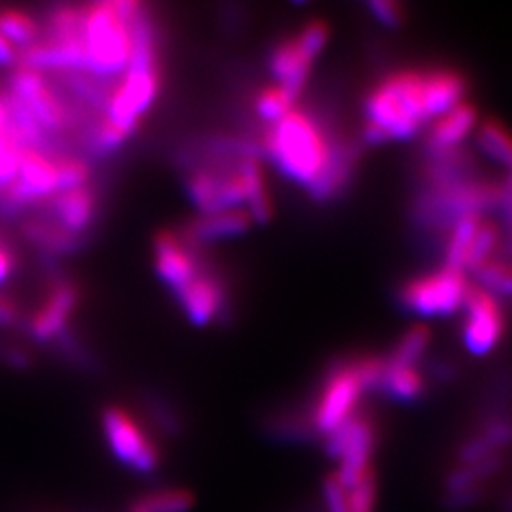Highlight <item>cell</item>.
<instances>
[{
  "label": "cell",
  "instance_id": "16",
  "mask_svg": "<svg viewBox=\"0 0 512 512\" xmlns=\"http://www.w3.org/2000/svg\"><path fill=\"white\" fill-rule=\"evenodd\" d=\"M251 215L247 209H228L213 215H203L196 220L188 234L196 243H213L220 239L236 238L251 226Z\"/></svg>",
  "mask_w": 512,
  "mask_h": 512
},
{
  "label": "cell",
  "instance_id": "28",
  "mask_svg": "<svg viewBox=\"0 0 512 512\" xmlns=\"http://www.w3.org/2000/svg\"><path fill=\"white\" fill-rule=\"evenodd\" d=\"M321 501L323 512H349L348 490L342 486L336 473H329L321 484Z\"/></svg>",
  "mask_w": 512,
  "mask_h": 512
},
{
  "label": "cell",
  "instance_id": "21",
  "mask_svg": "<svg viewBox=\"0 0 512 512\" xmlns=\"http://www.w3.org/2000/svg\"><path fill=\"white\" fill-rule=\"evenodd\" d=\"M478 147L497 164L512 169V133L497 120H486L478 128Z\"/></svg>",
  "mask_w": 512,
  "mask_h": 512
},
{
  "label": "cell",
  "instance_id": "20",
  "mask_svg": "<svg viewBox=\"0 0 512 512\" xmlns=\"http://www.w3.org/2000/svg\"><path fill=\"white\" fill-rule=\"evenodd\" d=\"M497 251L490 258H486L480 266H476L473 275L478 279V287L494 294L495 298H512V260L497 255Z\"/></svg>",
  "mask_w": 512,
  "mask_h": 512
},
{
  "label": "cell",
  "instance_id": "22",
  "mask_svg": "<svg viewBox=\"0 0 512 512\" xmlns=\"http://www.w3.org/2000/svg\"><path fill=\"white\" fill-rule=\"evenodd\" d=\"M25 236L50 253H69L78 245V238L67 234L57 224L40 220L25 224Z\"/></svg>",
  "mask_w": 512,
  "mask_h": 512
},
{
  "label": "cell",
  "instance_id": "5",
  "mask_svg": "<svg viewBox=\"0 0 512 512\" xmlns=\"http://www.w3.org/2000/svg\"><path fill=\"white\" fill-rule=\"evenodd\" d=\"M366 391L361 361L336 366L323 382L313 404L310 421L317 437H327L357 412V404Z\"/></svg>",
  "mask_w": 512,
  "mask_h": 512
},
{
  "label": "cell",
  "instance_id": "3",
  "mask_svg": "<svg viewBox=\"0 0 512 512\" xmlns=\"http://www.w3.org/2000/svg\"><path fill=\"white\" fill-rule=\"evenodd\" d=\"M82 38L86 48V69L107 78L128 71L131 57L129 21L120 16L116 2H99L84 8Z\"/></svg>",
  "mask_w": 512,
  "mask_h": 512
},
{
  "label": "cell",
  "instance_id": "31",
  "mask_svg": "<svg viewBox=\"0 0 512 512\" xmlns=\"http://www.w3.org/2000/svg\"><path fill=\"white\" fill-rule=\"evenodd\" d=\"M16 268V255L10 247H6L4 243H0V285L4 281H8V277L12 275Z\"/></svg>",
  "mask_w": 512,
  "mask_h": 512
},
{
  "label": "cell",
  "instance_id": "15",
  "mask_svg": "<svg viewBox=\"0 0 512 512\" xmlns=\"http://www.w3.org/2000/svg\"><path fill=\"white\" fill-rule=\"evenodd\" d=\"M475 126V107L469 103H459L458 107L442 114L431 126L429 137H427V148H435V150L458 148L459 143L473 131Z\"/></svg>",
  "mask_w": 512,
  "mask_h": 512
},
{
  "label": "cell",
  "instance_id": "9",
  "mask_svg": "<svg viewBox=\"0 0 512 512\" xmlns=\"http://www.w3.org/2000/svg\"><path fill=\"white\" fill-rule=\"evenodd\" d=\"M10 93L35 116L44 131H59L67 124V110L52 92L42 73L21 67L10 78Z\"/></svg>",
  "mask_w": 512,
  "mask_h": 512
},
{
  "label": "cell",
  "instance_id": "19",
  "mask_svg": "<svg viewBox=\"0 0 512 512\" xmlns=\"http://www.w3.org/2000/svg\"><path fill=\"white\" fill-rule=\"evenodd\" d=\"M141 512H188L196 497L186 488H154L131 501Z\"/></svg>",
  "mask_w": 512,
  "mask_h": 512
},
{
  "label": "cell",
  "instance_id": "2",
  "mask_svg": "<svg viewBox=\"0 0 512 512\" xmlns=\"http://www.w3.org/2000/svg\"><path fill=\"white\" fill-rule=\"evenodd\" d=\"M264 148L287 179L311 188L329 162L332 145L311 116L291 110L266 133Z\"/></svg>",
  "mask_w": 512,
  "mask_h": 512
},
{
  "label": "cell",
  "instance_id": "14",
  "mask_svg": "<svg viewBox=\"0 0 512 512\" xmlns=\"http://www.w3.org/2000/svg\"><path fill=\"white\" fill-rule=\"evenodd\" d=\"M311 59L296 40L279 44L270 59V67L274 73L277 86L283 88L296 101V97L304 90L308 74H310Z\"/></svg>",
  "mask_w": 512,
  "mask_h": 512
},
{
  "label": "cell",
  "instance_id": "25",
  "mask_svg": "<svg viewBox=\"0 0 512 512\" xmlns=\"http://www.w3.org/2000/svg\"><path fill=\"white\" fill-rule=\"evenodd\" d=\"M429 340H431V334L425 327H414V329L408 330L401 338L397 349L387 359V363L397 366L418 365V361L429 346Z\"/></svg>",
  "mask_w": 512,
  "mask_h": 512
},
{
  "label": "cell",
  "instance_id": "17",
  "mask_svg": "<svg viewBox=\"0 0 512 512\" xmlns=\"http://www.w3.org/2000/svg\"><path fill=\"white\" fill-rule=\"evenodd\" d=\"M376 391L393 399L395 403L410 404L418 401L423 395L425 382L416 366L391 365L384 359V372Z\"/></svg>",
  "mask_w": 512,
  "mask_h": 512
},
{
  "label": "cell",
  "instance_id": "13",
  "mask_svg": "<svg viewBox=\"0 0 512 512\" xmlns=\"http://www.w3.org/2000/svg\"><path fill=\"white\" fill-rule=\"evenodd\" d=\"M52 215L55 224L78 238L90 228L95 217V196L88 186L69 192H59L52 198Z\"/></svg>",
  "mask_w": 512,
  "mask_h": 512
},
{
  "label": "cell",
  "instance_id": "24",
  "mask_svg": "<svg viewBox=\"0 0 512 512\" xmlns=\"http://www.w3.org/2000/svg\"><path fill=\"white\" fill-rule=\"evenodd\" d=\"M23 148L12 124L0 128V192L16 181Z\"/></svg>",
  "mask_w": 512,
  "mask_h": 512
},
{
  "label": "cell",
  "instance_id": "8",
  "mask_svg": "<svg viewBox=\"0 0 512 512\" xmlns=\"http://www.w3.org/2000/svg\"><path fill=\"white\" fill-rule=\"evenodd\" d=\"M57 194V169L55 160H50L46 152L33 148H23L16 181L2 190V203L6 207L19 209L23 205L54 198Z\"/></svg>",
  "mask_w": 512,
  "mask_h": 512
},
{
  "label": "cell",
  "instance_id": "18",
  "mask_svg": "<svg viewBox=\"0 0 512 512\" xmlns=\"http://www.w3.org/2000/svg\"><path fill=\"white\" fill-rule=\"evenodd\" d=\"M353 148L348 145H332L330 158L321 177L310 188V194L315 200L334 198L346 184L353 171Z\"/></svg>",
  "mask_w": 512,
  "mask_h": 512
},
{
  "label": "cell",
  "instance_id": "33",
  "mask_svg": "<svg viewBox=\"0 0 512 512\" xmlns=\"http://www.w3.org/2000/svg\"><path fill=\"white\" fill-rule=\"evenodd\" d=\"M18 55L19 52H16V48L0 35V65L14 63L18 59Z\"/></svg>",
  "mask_w": 512,
  "mask_h": 512
},
{
  "label": "cell",
  "instance_id": "23",
  "mask_svg": "<svg viewBox=\"0 0 512 512\" xmlns=\"http://www.w3.org/2000/svg\"><path fill=\"white\" fill-rule=\"evenodd\" d=\"M0 35L6 38L14 48L21 50L35 44L37 38V23L27 14L19 10H2L0 12Z\"/></svg>",
  "mask_w": 512,
  "mask_h": 512
},
{
  "label": "cell",
  "instance_id": "1",
  "mask_svg": "<svg viewBox=\"0 0 512 512\" xmlns=\"http://www.w3.org/2000/svg\"><path fill=\"white\" fill-rule=\"evenodd\" d=\"M365 110L368 143L380 145L414 137L431 120L425 95V73L408 71L385 78L368 95Z\"/></svg>",
  "mask_w": 512,
  "mask_h": 512
},
{
  "label": "cell",
  "instance_id": "12",
  "mask_svg": "<svg viewBox=\"0 0 512 512\" xmlns=\"http://www.w3.org/2000/svg\"><path fill=\"white\" fill-rule=\"evenodd\" d=\"M78 302V291L71 283H61L48 296L42 310L31 321V334L38 342H48L63 334L65 325Z\"/></svg>",
  "mask_w": 512,
  "mask_h": 512
},
{
  "label": "cell",
  "instance_id": "30",
  "mask_svg": "<svg viewBox=\"0 0 512 512\" xmlns=\"http://www.w3.org/2000/svg\"><path fill=\"white\" fill-rule=\"evenodd\" d=\"M370 10L387 27H399L403 23V8L397 2H391V0L370 2Z\"/></svg>",
  "mask_w": 512,
  "mask_h": 512
},
{
  "label": "cell",
  "instance_id": "29",
  "mask_svg": "<svg viewBox=\"0 0 512 512\" xmlns=\"http://www.w3.org/2000/svg\"><path fill=\"white\" fill-rule=\"evenodd\" d=\"M327 38H329L327 25L321 23V21H313V23H310L294 40H296L298 46L315 61L317 55L323 52V48H325V44H327Z\"/></svg>",
  "mask_w": 512,
  "mask_h": 512
},
{
  "label": "cell",
  "instance_id": "10",
  "mask_svg": "<svg viewBox=\"0 0 512 512\" xmlns=\"http://www.w3.org/2000/svg\"><path fill=\"white\" fill-rule=\"evenodd\" d=\"M156 272L162 277L167 287L177 294L183 291L188 283H192L198 275L202 274V266L198 264L196 256L190 253L181 239L175 234L164 232L156 238Z\"/></svg>",
  "mask_w": 512,
  "mask_h": 512
},
{
  "label": "cell",
  "instance_id": "27",
  "mask_svg": "<svg viewBox=\"0 0 512 512\" xmlns=\"http://www.w3.org/2000/svg\"><path fill=\"white\" fill-rule=\"evenodd\" d=\"M57 194L84 188L90 181V169L78 158H57Z\"/></svg>",
  "mask_w": 512,
  "mask_h": 512
},
{
  "label": "cell",
  "instance_id": "7",
  "mask_svg": "<svg viewBox=\"0 0 512 512\" xmlns=\"http://www.w3.org/2000/svg\"><path fill=\"white\" fill-rule=\"evenodd\" d=\"M463 308L465 323L461 332L465 348L475 355L492 351L505 330V313L499 300L482 287L469 285Z\"/></svg>",
  "mask_w": 512,
  "mask_h": 512
},
{
  "label": "cell",
  "instance_id": "26",
  "mask_svg": "<svg viewBox=\"0 0 512 512\" xmlns=\"http://www.w3.org/2000/svg\"><path fill=\"white\" fill-rule=\"evenodd\" d=\"M294 99L285 92L283 88L274 86L268 88L264 92L258 93L255 101V109L258 116L268 122V124H277L279 120H283L291 110H293Z\"/></svg>",
  "mask_w": 512,
  "mask_h": 512
},
{
  "label": "cell",
  "instance_id": "32",
  "mask_svg": "<svg viewBox=\"0 0 512 512\" xmlns=\"http://www.w3.org/2000/svg\"><path fill=\"white\" fill-rule=\"evenodd\" d=\"M16 315H18L16 306H14L10 300H6V298H2V296H0V327L14 323Z\"/></svg>",
  "mask_w": 512,
  "mask_h": 512
},
{
  "label": "cell",
  "instance_id": "11",
  "mask_svg": "<svg viewBox=\"0 0 512 512\" xmlns=\"http://www.w3.org/2000/svg\"><path fill=\"white\" fill-rule=\"evenodd\" d=\"M177 298L186 317L194 325L202 327L217 317L224 302V291L215 275L202 272L192 283H188L183 291L177 293Z\"/></svg>",
  "mask_w": 512,
  "mask_h": 512
},
{
  "label": "cell",
  "instance_id": "6",
  "mask_svg": "<svg viewBox=\"0 0 512 512\" xmlns=\"http://www.w3.org/2000/svg\"><path fill=\"white\" fill-rule=\"evenodd\" d=\"M469 285L463 272L444 266L435 274L406 283L401 291V304L418 317H448L463 308Z\"/></svg>",
  "mask_w": 512,
  "mask_h": 512
},
{
  "label": "cell",
  "instance_id": "4",
  "mask_svg": "<svg viewBox=\"0 0 512 512\" xmlns=\"http://www.w3.org/2000/svg\"><path fill=\"white\" fill-rule=\"evenodd\" d=\"M101 427L112 458L137 476H154L164 463L160 444L128 410L109 406L101 414Z\"/></svg>",
  "mask_w": 512,
  "mask_h": 512
}]
</instances>
